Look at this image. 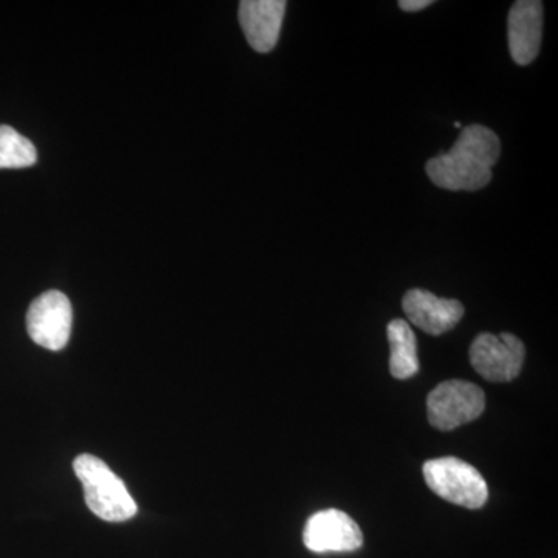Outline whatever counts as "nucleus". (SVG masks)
I'll return each instance as SVG.
<instances>
[{"instance_id": "obj_6", "label": "nucleus", "mask_w": 558, "mask_h": 558, "mask_svg": "<svg viewBox=\"0 0 558 558\" xmlns=\"http://www.w3.org/2000/svg\"><path fill=\"white\" fill-rule=\"evenodd\" d=\"M72 304L58 290H49L33 301L27 312L28 336L39 347L61 351L72 332Z\"/></svg>"}, {"instance_id": "obj_12", "label": "nucleus", "mask_w": 558, "mask_h": 558, "mask_svg": "<svg viewBox=\"0 0 558 558\" xmlns=\"http://www.w3.org/2000/svg\"><path fill=\"white\" fill-rule=\"evenodd\" d=\"M38 160V153L31 140L13 128L0 126V170L28 168Z\"/></svg>"}, {"instance_id": "obj_11", "label": "nucleus", "mask_w": 558, "mask_h": 558, "mask_svg": "<svg viewBox=\"0 0 558 558\" xmlns=\"http://www.w3.org/2000/svg\"><path fill=\"white\" fill-rule=\"evenodd\" d=\"M389 349V373L399 380L410 379L418 373L417 340L410 323L392 319L387 329Z\"/></svg>"}, {"instance_id": "obj_4", "label": "nucleus", "mask_w": 558, "mask_h": 558, "mask_svg": "<svg viewBox=\"0 0 558 558\" xmlns=\"http://www.w3.org/2000/svg\"><path fill=\"white\" fill-rule=\"evenodd\" d=\"M486 409L483 389L465 380H447L427 398L428 421L433 427L450 432L475 421Z\"/></svg>"}, {"instance_id": "obj_9", "label": "nucleus", "mask_w": 558, "mask_h": 558, "mask_svg": "<svg viewBox=\"0 0 558 558\" xmlns=\"http://www.w3.org/2000/svg\"><path fill=\"white\" fill-rule=\"evenodd\" d=\"M543 35V3L519 0L510 9L508 21L509 50L519 65L531 64L537 58Z\"/></svg>"}, {"instance_id": "obj_8", "label": "nucleus", "mask_w": 558, "mask_h": 558, "mask_svg": "<svg viewBox=\"0 0 558 558\" xmlns=\"http://www.w3.org/2000/svg\"><path fill=\"white\" fill-rule=\"evenodd\" d=\"M402 307L410 323L429 336L449 332L464 317V306L458 300L439 299L422 289L409 290Z\"/></svg>"}, {"instance_id": "obj_1", "label": "nucleus", "mask_w": 558, "mask_h": 558, "mask_svg": "<svg viewBox=\"0 0 558 558\" xmlns=\"http://www.w3.org/2000/svg\"><path fill=\"white\" fill-rule=\"evenodd\" d=\"M501 153L494 131L481 124L464 128L453 148L427 161L429 180L449 191H478L492 180V168Z\"/></svg>"}, {"instance_id": "obj_10", "label": "nucleus", "mask_w": 558, "mask_h": 558, "mask_svg": "<svg viewBox=\"0 0 558 558\" xmlns=\"http://www.w3.org/2000/svg\"><path fill=\"white\" fill-rule=\"evenodd\" d=\"M284 0H244L240 3V22L245 38L253 50L269 53L277 46L282 20Z\"/></svg>"}, {"instance_id": "obj_7", "label": "nucleus", "mask_w": 558, "mask_h": 558, "mask_svg": "<svg viewBox=\"0 0 558 558\" xmlns=\"http://www.w3.org/2000/svg\"><path fill=\"white\" fill-rule=\"evenodd\" d=\"M303 542L312 553H352L362 548L363 534L348 513L328 509L314 513L307 520Z\"/></svg>"}, {"instance_id": "obj_13", "label": "nucleus", "mask_w": 558, "mask_h": 558, "mask_svg": "<svg viewBox=\"0 0 558 558\" xmlns=\"http://www.w3.org/2000/svg\"><path fill=\"white\" fill-rule=\"evenodd\" d=\"M432 0H400V10L409 11V13H416V11L425 10L432 5Z\"/></svg>"}, {"instance_id": "obj_3", "label": "nucleus", "mask_w": 558, "mask_h": 558, "mask_svg": "<svg viewBox=\"0 0 558 558\" xmlns=\"http://www.w3.org/2000/svg\"><path fill=\"white\" fill-rule=\"evenodd\" d=\"M424 478L438 497L451 505L468 509H480L486 505V480L478 470L461 459L447 457L425 462Z\"/></svg>"}, {"instance_id": "obj_2", "label": "nucleus", "mask_w": 558, "mask_h": 558, "mask_svg": "<svg viewBox=\"0 0 558 558\" xmlns=\"http://www.w3.org/2000/svg\"><path fill=\"white\" fill-rule=\"evenodd\" d=\"M73 470L84 488L87 508L98 519L121 523L137 513V502L131 497L123 481L94 454H80L73 461Z\"/></svg>"}, {"instance_id": "obj_5", "label": "nucleus", "mask_w": 558, "mask_h": 558, "mask_svg": "<svg viewBox=\"0 0 558 558\" xmlns=\"http://www.w3.org/2000/svg\"><path fill=\"white\" fill-rule=\"evenodd\" d=\"M526 349L513 333H480L470 347V363L481 377L490 381H510L523 368Z\"/></svg>"}]
</instances>
